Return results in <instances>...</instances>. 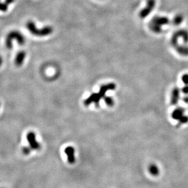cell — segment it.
<instances>
[{
    "instance_id": "obj_1",
    "label": "cell",
    "mask_w": 188,
    "mask_h": 188,
    "mask_svg": "<svg viewBox=\"0 0 188 188\" xmlns=\"http://www.w3.org/2000/svg\"><path fill=\"white\" fill-rule=\"evenodd\" d=\"M13 40H15L20 45H23L25 43V38L23 35L17 30H12L8 33L6 39V46L8 49H12Z\"/></svg>"
},
{
    "instance_id": "obj_2",
    "label": "cell",
    "mask_w": 188,
    "mask_h": 188,
    "mask_svg": "<svg viewBox=\"0 0 188 188\" xmlns=\"http://www.w3.org/2000/svg\"><path fill=\"white\" fill-rule=\"evenodd\" d=\"M27 140L29 144V147L31 150H39L41 148L40 144L37 141L36 135L34 132H30L27 134Z\"/></svg>"
},
{
    "instance_id": "obj_3",
    "label": "cell",
    "mask_w": 188,
    "mask_h": 188,
    "mask_svg": "<svg viewBox=\"0 0 188 188\" xmlns=\"http://www.w3.org/2000/svg\"><path fill=\"white\" fill-rule=\"evenodd\" d=\"M155 4H156L155 0H147L146 7H145L140 12L139 17L142 19L147 17L153 11L154 8L155 6Z\"/></svg>"
},
{
    "instance_id": "obj_4",
    "label": "cell",
    "mask_w": 188,
    "mask_h": 188,
    "mask_svg": "<svg viewBox=\"0 0 188 188\" xmlns=\"http://www.w3.org/2000/svg\"><path fill=\"white\" fill-rule=\"evenodd\" d=\"M65 153L67 156L68 161L70 164H73L76 161L75 158V150L74 148L72 146L66 147L65 149Z\"/></svg>"
},
{
    "instance_id": "obj_5",
    "label": "cell",
    "mask_w": 188,
    "mask_h": 188,
    "mask_svg": "<svg viewBox=\"0 0 188 188\" xmlns=\"http://www.w3.org/2000/svg\"><path fill=\"white\" fill-rule=\"evenodd\" d=\"M116 88V85L113 83H110L108 84L104 85L100 87L99 92L98 93L100 98H104L105 96V93L108 90H113Z\"/></svg>"
},
{
    "instance_id": "obj_6",
    "label": "cell",
    "mask_w": 188,
    "mask_h": 188,
    "mask_svg": "<svg viewBox=\"0 0 188 188\" xmlns=\"http://www.w3.org/2000/svg\"><path fill=\"white\" fill-rule=\"evenodd\" d=\"M53 32V29L51 26H46L42 29H38L36 36L39 37H45L51 35Z\"/></svg>"
},
{
    "instance_id": "obj_7",
    "label": "cell",
    "mask_w": 188,
    "mask_h": 188,
    "mask_svg": "<svg viewBox=\"0 0 188 188\" xmlns=\"http://www.w3.org/2000/svg\"><path fill=\"white\" fill-rule=\"evenodd\" d=\"M150 22L161 27L163 25L168 24L169 23V20L168 18L164 17H155Z\"/></svg>"
},
{
    "instance_id": "obj_8",
    "label": "cell",
    "mask_w": 188,
    "mask_h": 188,
    "mask_svg": "<svg viewBox=\"0 0 188 188\" xmlns=\"http://www.w3.org/2000/svg\"><path fill=\"white\" fill-rule=\"evenodd\" d=\"M26 53L24 51H21L18 53L15 59V63L17 66H20L23 65L26 58Z\"/></svg>"
},
{
    "instance_id": "obj_9",
    "label": "cell",
    "mask_w": 188,
    "mask_h": 188,
    "mask_svg": "<svg viewBox=\"0 0 188 188\" xmlns=\"http://www.w3.org/2000/svg\"><path fill=\"white\" fill-rule=\"evenodd\" d=\"M180 91L178 88L175 87L174 88L172 92V96L170 99V102L172 105H176L180 99Z\"/></svg>"
},
{
    "instance_id": "obj_10",
    "label": "cell",
    "mask_w": 188,
    "mask_h": 188,
    "mask_svg": "<svg viewBox=\"0 0 188 188\" xmlns=\"http://www.w3.org/2000/svg\"><path fill=\"white\" fill-rule=\"evenodd\" d=\"M184 113V110L183 108H177L172 113V117L174 119L179 120L183 115Z\"/></svg>"
},
{
    "instance_id": "obj_11",
    "label": "cell",
    "mask_w": 188,
    "mask_h": 188,
    "mask_svg": "<svg viewBox=\"0 0 188 188\" xmlns=\"http://www.w3.org/2000/svg\"><path fill=\"white\" fill-rule=\"evenodd\" d=\"M26 27L27 29V30L33 35H37V31H38V28L37 27L35 23L32 21H27V24H26Z\"/></svg>"
},
{
    "instance_id": "obj_12",
    "label": "cell",
    "mask_w": 188,
    "mask_h": 188,
    "mask_svg": "<svg viewBox=\"0 0 188 188\" xmlns=\"http://www.w3.org/2000/svg\"><path fill=\"white\" fill-rule=\"evenodd\" d=\"M175 34L178 37V38L181 37L185 43H187L188 42V32L186 30H178L175 32Z\"/></svg>"
},
{
    "instance_id": "obj_13",
    "label": "cell",
    "mask_w": 188,
    "mask_h": 188,
    "mask_svg": "<svg viewBox=\"0 0 188 188\" xmlns=\"http://www.w3.org/2000/svg\"><path fill=\"white\" fill-rule=\"evenodd\" d=\"M177 52L182 56H188V47L186 46L177 45Z\"/></svg>"
},
{
    "instance_id": "obj_14",
    "label": "cell",
    "mask_w": 188,
    "mask_h": 188,
    "mask_svg": "<svg viewBox=\"0 0 188 188\" xmlns=\"http://www.w3.org/2000/svg\"><path fill=\"white\" fill-rule=\"evenodd\" d=\"M148 171L150 174L153 176H157L159 174V169L155 164H150L148 167Z\"/></svg>"
},
{
    "instance_id": "obj_15",
    "label": "cell",
    "mask_w": 188,
    "mask_h": 188,
    "mask_svg": "<svg viewBox=\"0 0 188 188\" xmlns=\"http://www.w3.org/2000/svg\"><path fill=\"white\" fill-rule=\"evenodd\" d=\"M183 21V16L181 15H178L174 18V20L172 21V23L174 25L178 26V25L180 24Z\"/></svg>"
},
{
    "instance_id": "obj_16",
    "label": "cell",
    "mask_w": 188,
    "mask_h": 188,
    "mask_svg": "<svg viewBox=\"0 0 188 188\" xmlns=\"http://www.w3.org/2000/svg\"><path fill=\"white\" fill-rule=\"evenodd\" d=\"M104 101L105 102V104L109 106V107H112L113 105H114V100L113 99V98L111 97L110 96H105L104 97Z\"/></svg>"
},
{
    "instance_id": "obj_17",
    "label": "cell",
    "mask_w": 188,
    "mask_h": 188,
    "mask_svg": "<svg viewBox=\"0 0 188 188\" xmlns=\"http://www.w3.org/2000/svg\"><path fill=\"white\" fill-rule=\"evenodd\" d=\"M188 122V116H184L183 115L179 120H178V126H180L181 124H186Z\"/></svg>"
},
{
    "instance_id": "obj_18",
    "label": "cell",
    "mask_w": 188,
    "mask_h": 188,
    "mask_svg": "<svg viewBox=\"0 0 188 188\" xmlns=\"http://www.w3.org/2000/svg\"><path fill=\"white\" fill-rule=\"evenodd\" d=\"M8 10V5L5 3L0 2V11L6 12Z\"/></svg>"
},
{
    "instance_id": "obj_19",
    "label": "cell",
    "mask_w": 188,
    "mask_h": 188,
    "mask_svg": "<svg viewBox=\"0 0 188 188\" xmlns=\"http://www.w3.org/2000/svg\"><path fill=\"white\" fill-rule=\"evenodd\" d=\"M31 149L30 147H24L22 149V151H23V153L24 154V155H29L30 152H31Z\"/></svg>"
},
{
    "instance_id": "obj_20",
    "label": "cell",
    "mask_w": 188,
    "mask_h": 188,
    "mask_svg": "<svg viewBox=\"0 0 188 188\" xmlns=\"http://www.w3.org/2000/svg\"><path fill=\"white\" fill-rule=\"evenodd\" d=\"M182 81L186 85H188V74H185L182 76Z\"/></svg>"
},
{
    "instance_id": "obj_21",
    "label": "cell",
    "mask_w": 188,
    "mask_h": 188,
    "mask_svg": "<svg viewBox=\"0 0 188 188\" xmlns=\"http://www.w3.org/2000/svg\"><path fill=\"white\" fill-rule=\"evenodd\" d=\"M182 92L183 93L185 94H188V85H186L184 87H183L182 88Z\"/></svg>"
},
{
    "instance_id": "obj_22",
    "label": "cell",
    "mask_w": 188,
    "mask_h": 188,
    "mask_svg": "<svg viewBox=\"0 0 188 188\" xmlns=\"http://www.w3.org/2000/svg\"><path fill=\"white\" fill-rule=\"evenodd\" d=\"M15 2V0H5V3L7 4L8 5H11Z\"/></svg>"
},
{
    "instance_id": "obj_23",
    "label": "cell",
    "mask_w": 188,
    "mask_h": 188,
    "mask_svg": "<svg viewBox=\"0 0 188 188\" xmlns=\"http://www.w3.org/2000/svg\"><path fill=\"white\" fill-rule=\"evenodd\" d=\"M183 101L184 102L186 103V104H188V95L185 96L184 98H183Z\"/></svg>"
},
{
    "instance_id": "obj_24",
    "label": "cell",
    "mask_w": 188,
    "mask_h": 188,
    "mask_svg": "<svg viewBox=\"0 0 188 188\" xmlns=\"http://www.w3.org/2000/svg\"><path fill=\"white\" fill-rule=\"evenodd\" d=\"M3 60L2 57H0V66H1L3 64Z\"/></svg>"
}]
</instances>
